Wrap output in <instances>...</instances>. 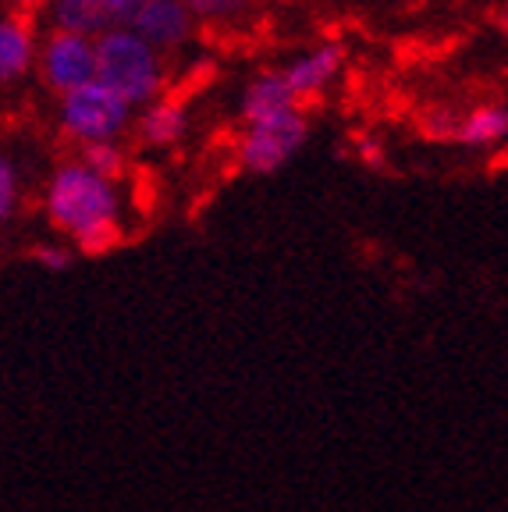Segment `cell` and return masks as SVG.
Segmentation results:
<instances>
[{
	"instance_id": "cell-1",
	"label": "cell",
	"mask_w": 508,
	"mask_h": 512,
	"mask_svg": "<svg viewBox=\"0 0 508 512\" xmlns=\"http://www.w3.org/2000/svg\"><path fill=\"white\" fill-rule=\"evenodd\" d=\"M43 207L57 232L75 253L104 256L121 242V200L114 182L93 175L86 164L72 160L50 175Z\"/></svg>"
},
{
	"instance_id": "cell-2",
	"label": "cell",
	"mask_w": 508,
	"mask_h": 512,
	"mask_svg": "<svg viewBox=\"0 0 508 512\" xmlns=\"http://www.w3.org/2000/svg\"><path fill=\"white\" fill-rule=\"evenodd\" d=\"M93 54H96L93 79L111 89L114 96H121L132 111L157 100L160 89H164V57L146 40H139L132 29H125V25H114V29L100 32L93 40Z\"/></svg>"
},
{
	"instance_id": "cell-3",
	"label": "cell",
	"mask_w": 508,
	"mask_h": 512,
	"mask_svg": "<svg viewBox=\"0 0 508 512\" xmlns=\"http://www.w3.org/2000/svg\"><path fill=\"white\" fill-rule=\"evenodd\" d=\"M132 107L100 82H86L61 96V128L75 143H111L132 125Z\"/></svg>"
},
{
	"instance_id": "cell-4",
	"label": "cell",
	"mask_w": 508,
	"mask_h": 512,
	"mask_svg": "<svg viewBox=\"0 0 508 512\" xmlns=\"http://www.w3.org/2000/svg\"><path fill=\"white\" fill-rule=\"evenodd\" d=\"M306 136H310V125H306L302 107L253 121V125H246V136H242L239 146L242 168L249 175H274V171L285 168L288 160L302 150Z\"/></svg>"
},
{
	"instance_id": "cell-5",
	"label": "cell",
	"mask_w": 508,
	"mask_h": 512,
	"mask_svg": "<svg viewBox=\"0 0 508 512\" xmlns=\"http://www.w3.org/2000/svg\"><path fill=\"white\" fill-rule=\"evenodd\" d=\"M36 61H40L43 82H47L57 96H64L75 86H86V82H93V75H96L93 40H89V36H79V32L50 29L43 47L36 50Z\"/></svg>"
},
{
	"instance_id": "cell-6",
	"label": "cell",
	"mask_w": 508,
	"mask_h": 512,
	"mask_svg": "<svg viewBox=\"0 0 508 512\" xmlns=\"http://www.w3.org/2000/svg\"><path fill=\"white\" fill-rule=\"evenodd\" d=\"M121 25L150 43L157 54H164V50H178L189 43L196 18L189 15L182 0H135V8Z\"/></svg>"
},
{
	"instance_id": "cell-7",
	"label": "cell",
	"mask_w": 508,
	"mask_h": 512,
	"mask_svg": "<svg viewBox=\"0 0 508 512\" xmlns=\"http://www.w3.org/2000/svg\"><path fill=\"white\" fill-rule=\"evenodd\" d=\"M342 64H345L342 43H320V47H313L310 54L295 57L285 72H281V79H285L288 93L295 96V104H302V100L324 93V89L338 79Z\"/></svg>"
},
{
	"instance_id": "cell-8",
	"label": "cell",
	"mask_w": 508,
	"mask_h": 512,
	"mask_svg": "<svg viewBox=\"0 0 508 512\" xmlns=\"http://www.w3.org/2000/svg\"><path fill=\"white\" fill-rule=\"evenodd\" d=\"M32 64H36V32L29 15L4 11L0 15V86L25 79Z\"/></svg>"
},
{
	"instance_id": "cell-9",
	"label": "cell",
	"mask_w": 508,
	"mask_h": 512,
	"mask_svg": "<svg viewBox=\"0 0 508 512\" xmlns=\"http://www.w3.org/2000/svg\"><path fill=\"white\" fill-rule=\"evenodd\" d=\"M135 128H139V139L146 146H171L185 136L189 128V114L178 100L171 96H157L146 107H139V118H135Z\"/></svg>"
},
{
	"instance_id": "cell-10",
	"label": "cell",
	"mask_w": 508,
	"mask_h": 512,
	"mask_svg": "<svg viewBox=\"0 0 508 512\" xmlns=\"http://www.w3.org/2000/svg\"><path fill=\"white\" fill-rule=\"evenodd\" d=\"M508 136V111L505 104H480L466 114V118L455 121L452 139L469 150H491L501 146Z\"/></svg>"
},
{
	"instance_id": "cell-11",
	"label": "cell",
	"mask_w": 508,
	"mask_h": 512,
	"mask_svg": "<svg viewBox=\"0 0 508 512\" xmlns=\"http://www.w3.org/2000/svg\"><path fill=\"white\" fill-rule=\"evenodd\" d=\"M292 107H299V104H295V96L288 93L281 72H263L246 86L239 111H242V121L253 125V121H263V118H270V114H281V111H292Z\"/></svg>"
},
{
	"instance_id": "cell-12",
	"label": "cell",
	"mask_w": 508,
	"mask_h": 512,
	"mask_svg": "<svg viewBox=\"0 0 508 512\" xmlns=\"http://www.w3.org/2000/svg\"><path fill=\"white\" fill-rule=\"evenodd\" d=\"M79 164H86L93 175L107 178V182H118L128 168V157H125V150L111 139V143H86L82 146Z\"/></svg>"
},
{
	"instance_id": "cell-13",
	"label": "cell",
	"mask_w": 508,
	"mask_h": 512,
	"mask_svg": "<svg viewBox=\"0 0 508 512\" xmlns=\"http://www.w3.org/2000/svg\"><path fill=\"white\" fill-rule=\"evenodd\" d=\"M182 4L199 22H228L249 8V0H182Z\"/></svg>"
},
{
	"instance_id": "cell-14",
	"label": "cell",
	"mask_w": 508,
	"mask_h": 512,
	"mask_svg": "<svg viewBox=\"0 0 508 512\" xmlns=\"http://www.w3.org/2000/svg\"><path fill=\"white\" fill-rule=\"evenodd\" d=\"M18 171L15 164H11V157L4 150H0V228L11 221V214H15L18 207Z\"/></svg>"
},
{
	"instance_id": "cell-15",
	"label": "cell",
	"mask_w": 508,
	"mask_h": 512,
	"mask_svg": "<svg viewBox=\"0 0 508 512\" xmlns=\"http://www.w3.org/2000/svg\"><path fill=\"white\" fill-rule=\"evenodd\" d=\"M75 249L68 246V242H40V246L32 249V260L43 267V271H54V274H61V271H72L75 267Z\"/></svg>"
},
{
	"instance_id": "cell-16",
	"label": "cell",
	"mask_w": 508,
	"mask_h": 512,
	"mask_svg": "<svg viewBox=\"0 0 508 512\" xmlns=\"http://www.w3.org/2000/svg\"><path fill=\"white\" fill-rule=\"evenodd\" d=\"M89 11H93L100 22L107 25V29H114V25H121L128 18V11L135 8V0H82Z\"/></svg>"
},
{
	"instance_id": "cell-17",
	"label": "cell",
	"mask_w": 508,
	"mask_h": 512,
	"mask_svg": "<svg viewBox=\"0 0 508 512\" xmlns=\"http://www.w3.org/2000/svg\"><path fill=\"white\" fill-rule=\"evenodd\" d=\"M359 157L370 164V168H377V164H384V153H381V143H377L374 136H359Z\"/></svg>"
},
{
	"instance_id": "cell-18",
	"label": "cell",
	"mask_w": 508,
	"mask_h": 512,
	"mask_svg": "<svg viewBox=\"0 0 508 512\" xmlns=\"http://www.w3.org/2000/svg\"><path fill=\"white\" fill-rule=\"evenodd\" d=\"M4 4V11H18V15H32L36 8H43V4H50V0H0Z\"/></svg>"
}]
</instances>
